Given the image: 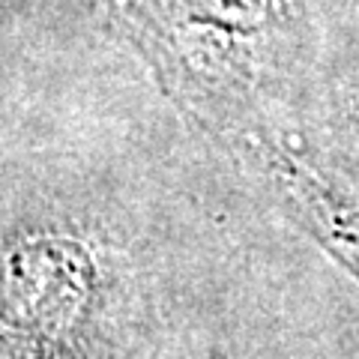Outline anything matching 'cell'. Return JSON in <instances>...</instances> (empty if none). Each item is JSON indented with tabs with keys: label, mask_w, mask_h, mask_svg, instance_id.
I'll return each mask as SVG.
<instances>
[{
	"label": "cell",
	"mask_w": 359,
	"mask_h": 359,
	"mask_svg": "<svg viewBox=\"0 0 359 359\" xmlns=\"http://www.w3.org/2000/svg\"><path fill=\"white\" fill-rule=\"evenodd\" d=\"M114 266L84 224L30 219L4 233V359H117Z\"/></svg>",
	"instance_id": "obj_1"
},
{
	"label": "cell",
	"mask_w": 359,
	"mask_h": 359,
	"mask_svg": "<svg viewBox=\"0 0 359 359\" xmlns=\"http://www.w3.org/2000/svg\"><path fill=\"white\" fill-rule=\"evenodd\" d=\"M111 9L195 117L249 102L245 75L282 25V0H111Z\"/></svg>",
	"instance_id": "obj_2"
},
{
	"label": "cell",
	"mask_w": 359,
	"mask_h": 359,
	"mask_svg": "<svg viewBox=\"0 0 359 359\" xmlns=\"http://www.w3.org/2000/svg\"><path fill=\"white\" fill-rule=\"evenodd\" d=\"M290 219L359 282V198L276 138L249 105L207 120Z\"/></svg>",
	"instance_id": "obj_3"
}]
</instances>
